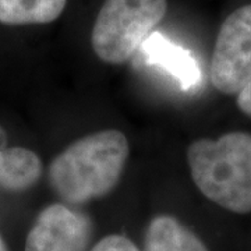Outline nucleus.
<instances>
[{
  "label": "nucleus",
  "instance_id": "2",
  "mask_svg": "<svg viewBox=\"0 0 251 251\" xmlns=\"http://www.w3.org/2000/svg\"><path fill=\"white\" fill-rule=\"evenodd\" d=\"M187 162L197 188L233 214L251 212V134L232 131L188 145Z\"/></svg>",
  "mask_w": 251,
  "mask_h": 251
},
{
  "label": "nucleus",
  "instance_id": "8",
  "mask_svg": "<svg viewBox=\"0 0 251 251\" xmlns=\"http://www.w3.org/2000/svg\"><path fill=\"white\" fill-rule=\"evenodd\" d=\"M143 251H209L205 243L176 216H153L144 233Z\"/></svg>",
  "mask_w": 251,
  "mask_h": 251
},
{
  "label": "nucleus",
  "instance_id": "5",
  "mask_svg": "<svg viewBox=\"0 0 251 251\" xmlns=\"http://www.w3.org/2000/svg\"><path fill=\"white\" fill-rule=\"evenodd\" d=\"M92 234L94 224L85 212L56 202L38 214L24 251H88Z\"/></svg>",
  "mask_w": 251,
  "mask_h": 251
},
{
  "label": "nucleus",
  "instance_id": "4",
  "mask_svg": "<svg viewBox=\"0 0 251 251\" xmlns=\"http://www.w3.org/2000/svg\"><path fill=\"white\" fill-rule=\"evenodd\" d=\"M209 75L212 85L226 95L239 94L251 80V4L234 10L222 23Z\"/></svg>",
  "mask_w": 251,
  "mask_h": 251
},
{
  "label": "nucleus",
  "instance_id": "10",
  "mask_svg": "<svg viewBox=\"0 0 251 251\" xmlns=\"http://www.w3.org/2000/svg\"><path fill=\"white\" fill-rule=\"evenodd\" d=\"M90 251H140V249L123 234H109L102 237Z\"/></svg>",
  "mask_w": 251,
  "mask_h": 251
},
{
  "label": "nucleus",
  "instance_id": "9",
  "mask_svg": "<svg viewBox=\"0 0 251 251\" xmlns=\"http://www.w3.org/2000/svg\"><path fill=\"white\" fill-rule=\"evenodd\" d=\"M67 0H0V23L48 24L60 17Z\"/></svg>",
  "mask_w": 251,
  "mask_h": 251
},
{
  "label": "nucleus",
  "instance_id": "3",
  "mask_svg": "<svg viewBox=\"0 0 251 251\" xmlns=\"http://www.w3.org/2000/svg\"><path fill=\"white\" fill-rule=\"evenodd\" d=\"M166 0H105L95 18L91 45L102 62H128L161 23Z\"/></svg>",
  "mask_w": 251,
  "mask_h": 251
},
{
  "label": "nucleus",
  "instance_id": "1",
  "mask_svg": "<svg viewBox=\"0 0 251 251\" xmlns=\"http://www.w3.org/2000/svg\"><path fill=\"white\" fill-rule=\"evenodd\" d=\"M130 155L119 130H102L72 143L49 165V183L64 204L80 206L116 187Z\"/></svg>",
  "mask_w": 251,
  "mask_h": 251
},
{
  "label": "nucleus",
  "instance_id": "11",
  "mask_svg": "<svg viewBox=\"0 0 251 251\" xmlns=\"http://www.w3.org/2000/svg\"><path fill=\"white\" fill-rule=\"evenodd\" d=\"M236 102H237V108L240 109L244 115L251 117V80L239 91Z\"/></svg>",
  "mask_w": 251,
  "mask_h": 251
},
{
  "label": "nucleus",
  "instance_id": "12",
  "mask_svg": "<svg viewBox=\"0 0 251 251\" xmlns=\"http://www.w3.org/2000/svg\"><path fill=\"white\" fill-rule=\"evenodd\" d=\"M0 251H9V249H7V246H6V243H4L1 236H0Z\"/></svg>",
  "mask_w": 251,
  "mask_h": 251
},
{
  "label": "nucleus",
  "instance_id": "6",
  "mask_svg": "<svg viewBox=\"0 0 251 251\" xmlns=\"http://www.w3.org/2000/svg\"><path fill=\"white\" fill-rule=\"evenodd\" d=\"M138 50H141L145 62L172 75L184 90L200 82V69L191 53L161 32H152Z\"/></svg>",
  "mask_w": 251,
  "mask_h": 251
},
{
  "label": "nucleus",
  "instance_id": "7",
  "mask_svg": "<svg viewBox=\"0 0 251 251\" xmlns=\"http://www.w3.org/2000/svg\"><path fill=\"white\" fill-rule=\"evenodd\" d=\"M41 173L39 156L23 147H6V134L0 128V187L24 191L35 184Z\"/></svg>",
  "mask_w": 251,
  "mask_h": 251
}]
</instances>
